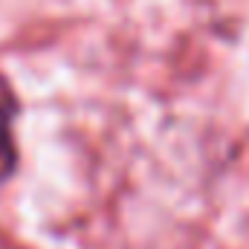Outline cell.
I'll list each match as a JSON object with an SVG mask.
<instances>
[{
    "label": "cell",
    "mask_w": 249,
    "mask_h": 249,
    "mask_svg": "<svg viewBox=\"0 0 249 249\" xmlns=\"http://www.w3.org/2000/svg\"><path fill=\"white\" fill-rule=\"evenodd\" d=\"M15 116H18V99L12 93L9 81L0 78V183L9 180L18 165V148H15V136H12Z\"/></svg>",
    "instance_id": "cell-1"
}]
</instances>
